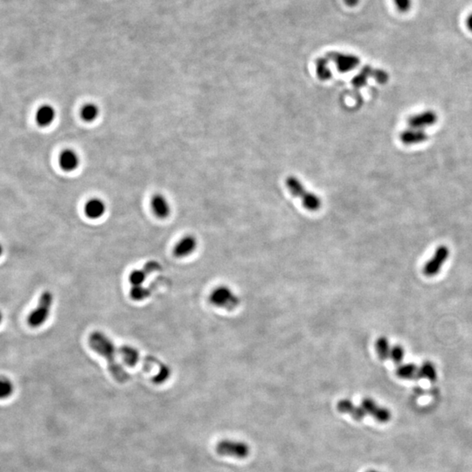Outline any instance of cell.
<instances>
[{"mask_svg":"<svg viewBox=\"0 0 472 472\" xmlns=\"http://www.w3.org/2000/svg\"><path fill=\"white\" fill-rule=\"evenodd\" d=\"M88 344L93 351L104 358L108 369L115 381L125 383L130 380V375L116 359V348L113 341L101 331H94L88 337Z\"/></svg>","mask_w":472,"mask_h":472,"instance_id":"1","label":"cell"},{"mask_svg":"<svg viewBox=\"0 0 472 472\" xmlns=\"http://www.w3.org/2000/svg\"><path fill=\"white\" fill-rule=\"evenodd\" d=\"M285 185L290 193L301 200L304 207L309 211H317L321 207V199L313 192L308 191L299 179L294 176H289Z\"/></svg>","mask_w":472,"mask_h":472,"instance_id":"2","label":"cell"},{"mask_svg":"<svg viewBox=\"0 0 472 472\" xmlns=\"http://www.w3.org/2000/svg\"><path fill=\"white\" fill-rule=\"evenodd\" d=\"M54 303V295L50 291H45L41 295L38 305L28 317V324L32 328L41 327L48 319L51 308Z\"/></svg>","mask_w":472,"mask_h":472,"instance_id":"3","label":"cell"},{"mask_svg":"<svg viewBox=\"0 0 472 472\" xmlns=\"http://www.w3.org/2000/svg\"><path fill=\"white\" fill-rule=\"evenodd\" d=\"M209 300L212 305L225 310H233L239 306L240 299L229 287H216L210 294Z\"/></svg>","mask_w":472,"mask_h":472,"instance_id":"4","label":"cell"},{"mask_svg":"<svg viewBox=\"0 0 472 472\" xmlns=\"http://www.w3.org/2000/svg\"><path fill=\"white\" fill-rule=\"evenodd\" d=\"M216 452L220 455L236 458H246L250 455V446L247 443L233 440H221L216 445Z\"/></svg>","mask_w":472,"mask_h":472,"instance_id":"5","label":"cell"},{"mask_svg":"<svg viewBox=\"0 0 472 472\" xmlns=\"http://www.w3.org/2000/svg\"><path fill=\"white\" fill-rule=\"evenodd\" d=\"M449 256V250L445 245L437 247L433 257L425 263L423 267V274L426 277H433L441 271L442 267L444 265Z\"/></svg>","mask_w":472,"mask_h":472,"instance_id":"6","label":"cell"},{"mask_svg":"<svg viewBox=\"0 0 472 472\" xmlns=\"http://www.w3.org/2000/svg\"><path fill=\"white\" fill-rule=\"evenodd\" d=\"M328 61H333L337 70L345 73L352 70L361 63L360 58L354 54H345L337 51H330L326 54Z\"/></svg>","mask_w":472,"mask_h":472,"instance_id":"7","label":"cell"},{"mask_svg":"<svg viewBox=\"0 0 472 472\" xmlns=\"http://www.w3.org/2000/svg\"><path fill=\"white\" fill-rule=\"evenodd\" d=\"M361 407L364 408L368 415H371L377 422L386 423L391 420L392 414L388 408L382 407L371 398H365L361 402Z\"/></svg>","mask_w":472,"mask_h":472,"instance_id":"8","label":"cell"},{"mask_svg":"<svg viewBox=\"0 0 472 472\" xmlns=\"http://www.w3.org/2000/svg\"><path fill=\"white\" fill-rule=\"evenodd\" d=\"M161 270V265L156 261H150L140 270H136L130 274L129 281L132 286H140L145 283L149 275Z\"/></svg>","mask_w":472,"mask_h":472,"instance_id":"9","label":"cell"},{"mask_svg":"<svg viewBox=\"0 0 472 472\" xmlns=\"http://www.w3.org/2000/svg\"><path fill=\"white\" fill-rule=\"evenodd\" d=\"M198 243L193 235H186L179 240L173 250V254L178 258L187 257L196 250Z\"/></svg>","mask_w":472,"mask_h":472,"instance_id":"10","label":"cell"},{"mask_svg":"<svg viewBox=\"0 0 472 472\" xmlns=\"http://www.w3.org/2000/svg\"><path fill=\"white\" fill-rule=\"evenodd\" d=\"M437 120V116L434 112L425 111L408 118L409 128L423 130L426 127L434 125Z\"/></svg>","mask_w":472,"mask_h":472,"instance_id":"11","label":"cell"},{"mask_svg":"<svg viewBox=\"0 0 472 472\" xmlns=\"http://www.w3.org/2000/svg\"><path fill=\"white\" fill-rule=\"evenodd\" d=\"M337 411L340 413L351 415V418H353L356 421H362L367 415L364 408L354 404L352 401L348 399H344L338 401L337 404Z\"/></svg>","mask_w":472,"mask_h":472,"instance_id":"12","label":"cell"},{"mask_svg":"<svg viewBox=\"0 0 472 472\" xmlns=\"http://www.w3.org/2000/svg\"><path fill=\"white\" fill-rule=\"evenodd\" d=\"M59 165L65 172H73L80 165V158L74 150L67 149L59 157Z\"/></svg>","mask_w":472,"mask_h":472,"instance_id":"13","label":"cell"},{"mask_svg":"<svg viewBox=\"0 0 472 472\" xmlns=\"http://www.w3.org/2000/svg\"><path fill=\"white\" fill-rule=\"evenodd\" d=\"M105 212H106V205L102 199L93 198L85 204V214L89 219H99L103 216Z\"/></svg>","mask_w":472,"mask_h":472,"instance_id":"14","label":"cell"},{"mask_svg":"<svg viewBox=\"0 0 472 472\" xmlns=\"http://www.w3.org/2000/svg\"><path fill=\"white\" fill-rule=\"evenodd\" d=\"M56 117L55 108L50 104L41 105L38 108L35 113V120L38 125L41 127H47L53 124L54 119Z\"/></svg>","mask_w":472,"mask_h":472,"instance_id":"15","label":"cell"},{"mask_svg":"<svg viewBox=\"0 0 472 472\" xmlns=\"http://www.w3.org/2000/svg\"><path fill=\"white\" fill-rule=\"evenodd\" d=\"M152 209L158 218L165 219L171 213V206L165 196L157 194L152 199Z\"/></svg>","mask_w":472,"mask_h":472,"instance_id":"16","label":"cell"},{"mask_svg":"<svg viewBox=\"0 0 472 472\" xmlns=\"http://www.w3.org/2000/svg\"><path fill=\"white\" fill-rule=\"evenodd\" d=\"M401 140L404 145H412L420 144L428 139L426 132L423 130L409 128L401 134Z\"/></svg>","mask_w":472,"mask_h":472,"instance_id":"17","label":"cell"},{"mask_svg":"<svg viewBox=\"0 0 472 472\" xmlns=\"http://www.w3.org/2000/svg\"><path fill=\"white\" fill-rule=\"evenodd\" d=\"M418 367L413 363L399 365L396 369V375L404 380L418 379Z\"/></svg>","mask_w":472,"mask_h":472,"instance_id":"18","label":"cell"},{"mask_svg":"<svg viewBox=\"0 0 472 472\" xmlns=\"http://www.w3.org/2000/svg\"><path fill=\"white\" fill-rule=\"evenodd\" d=\"M426 379L431 382L437 380V371L434 364L429 361H425L418 368V379Z\"/></svg>","mask_w":472,"mask_h":472,"instance_id":"19","label":"cell"},{"mask_svg":"<svg viewBox=\"0 0 472 472\" xmlns=\"http://www.w3.org/2000/svg\"><path fill=\"white\" fill-rule=\"evenodd\" d=\"M392 346L386 337H380L375 342V350L381 361H387L390 356Z\"/></svg>","mask_w":472,"mask_h":472,"instance_id":"20","label":"cell"},{"mask_svg":"<svg viewBox=\"0 0 472 472\" xmlns=\"http://www.w3.org/2000/svg\"><path fill=\"white\" fill-rule=\"evenodd\" d=\"M316 73L321 81H327L331 78V72L328 67L327 58H317L316 60Z\"/></svg>","mask_w":472,"mask_h":472,"instance_id":"21","label":"cell"},{"mask_svg":"<svg viewBox=\"0 0 472 472\" xmlns=\"http://www.w3.org/2000/svg\"><path fill=\"white\" fill-rule=\"evenodd\" d=\"M99 113H100V109L98 108L97 105L94 103H87L81 108V119L87 123H92L96 120Z\"/></svg>","mask_w":472,"mask_h":472,"instance_id":"22","label":"cell"},{"mask_svg":"<svg viewBox=\"0 0 472 472\" xmlns=\"http://www.w3.org/2000/svg\"><path fill=\"white\" fill-rule=\"evenodd\" d=\"M372 68L370 66H365L361 73L352 79L351 83L355 88H360L366 85L368 77H372Z\"/></svg>","mask_w":472,"mask_h":472,"instance_id":"23","label":"cell"},{"mask_svg":"<svg viewBox=\"0 0 472 472\" xmlns=\"http://www.w3.org/2000/svg\"><path fill=\"white\" fill-rule=\"evenodd\" d=\"M14 391V383L8 378L0 377V400L9 398Z\"/></svg>","mask_w":472,"mask_h":472,"instance_id":"24","label":"cell"},{"mask_svg":"<svg viewBox=\"0 0 472 472\" xmlns=\"http://www.w3.org/2000/svg\"><path fill=\"white\" fill-rule=\"evenodd\" d=\"M150 294H151L150 290L145 288L144 285L132 286V289L130 290V296L132 297V299L135 301L144 300L149 297Z\"/></svg>","mask_w":472,"mask_h":472,"instance_id":"25","label":"cell"},{"mask_svg":"<svg viewBox=\"0 0 472 472\" xmlns=\"http://www.w3.org/2000/svg\"><path fill=\"white\" fill-rule=\"evenodd\" d=\"M404 356V348L402 347L401 345H400V344H395V345L392 346L389 359L392 360V361H393L395 364L401 365V362L403 361Z\"/></svg>","mask_w":472,"mask_h":472,"instance_id":"26","label":"cell"},{"mask_svg":"<svg viewBox=\"0 0 472 472\" xmlns=\"http://www.w3.org/2000/svg\"><path fill=\"white\" fill-rule=\"evenodd\" d=\"M171 374H172V371H171V368H169L167 365H165L164 368H161L158 373L157 375L152 378V381L153 383L155 384L160 385L165 383V381L168 380L170 376H171Z\"/></svg>","mask_w":472,"mask_h":472,"instance_id":"27","label":"cell"},{"mask_svg":"<svg viewBox=\"0 0 472 472\" xmlns=\"http://www.w3.org/2000/svg\"><path fill=\"white\" fill-rule=\"evenodd\" d=\"M395 6L400 13L405 14L411 9L412 0H394Z\"/></svg>","mask_w":472,"mask_h":472,"instance_id":"28","label":"cell"},{"mask_svg":"<svg viewBox=\"0 0 472 472\" xmlns=\"http://www.w3.org/2000/svg\"><path fill=\"white\" fill-rule=\"evenodd\" d=\"M373 78H375V80L379 82V83H381V84H384L386 83L388 80V74L385 72V71L381 70V69H378V68H374L373 70Z\"/></svg>","mask_w":472,"mask_h":472,"instance_id":"29","label":"cell"},{"mask_svg":"<svg viewBox=\"0 0 472 472\" xmlns=\"http://www.w3.org/2000/svg\"><path fill=\"white\" fill-rule=\"evenodd\" d=\"M466 27L472 33V13L469 14L466 19Z\"/></svg>","mask_w":472,"mask_h":472,"instance_id":"30","label":"cell"},{"mask_svg":"<svg viewBox=\"0 0 472 472\" xmlns=\"http://www.w3.org/2000/svg\"><path fill=\"white\" fill-rule=\"evenodd\" d=\"M359 1L360 0H344L345 4L349 7H355L359 3Z\"/></svg>","mask_w":472,"mask_h":472,"instance_id":"31","label":"cell"},{"mask_svg":"<svg viewBox=\"0 0 472 472\" xmlns=\"http://www.w3.org/2000/svg\"><path fill=\"white\" fill-rule=\"evenodd\" d=\"M3 251H4L3 247L1 246V244H0V257L2 256V254H3Z\"/></svg>","mask_w":472,"mask_h":472,"instance_id":"32","label":"cell"},{"mask_svg":"<svg viewBox=\"0 0 472 472\" xmlns=\"http://www.w3.org/2000/svg\"><path fill=\"white\" fill-rule=\"evenodd\" d=\"M2 320H3V315L0 312V323L2 322Z\"/></svg>","mask_w":472,"mask_h":472,"instance_id":"33","label":"cell"},{"mask_svg":"<svg viewBox=\"0 0 472 472\" xmlns=\"http://www.w3.org/2000/svg\"><path fill=\"white\" fill-rule=\"evenodd\" d=\"M367 472H380V471H377V470H368V471H367Z\"/></svg>","mask_w":472,"mask_h":472,"instance_id":"34","label":"cell"}]
</instances>
